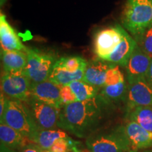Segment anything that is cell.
<instances>
[{
  "label": "cell",
  "instance_id": "26",
  "mask_svg": "<svg viewBox=\"0 0 152 152\" xmlns=\"http://www.w3.org/2000/svg\"><path fill=\"white\" fill-rule=\"evenodd\" d=\"M60 94L62 103L64 105L77 102L75 95L72 91L69 85H65V86L61 87Z\"/></svg>",
  "mask_w": 152,
  "mask_h": 152
},
{
  "label": "cell",
  "instance_id": "25",
  "mask_svg": "<svg viewBox=\"0 0 152 152\" xmlns=\"http://www.w3.org/2000/svg\"><path fill=\"white\" fill-rule=\"evenodd\" d=\"M125 80L124 75L120 69V66L113 64L107 72L105 85H116Z\"/></svg>",
  "mask_w": 152,
  "mask_h": 152
},
{
  "label": "cell",
  "instance_id": "20",
  "mask_svg": "<svg viewBox=\"0 0 152 152\" xmlns=\"http://www.w3.org/2000/svg\"><path fill=\"white\" fill-rule=\"evenodd\" d=\"M127 112V119L134 121L146 130L152 132V106H137Z\"/></svg>",
  "mask_w": 152,
  "mask_h": 152
},
{
  "label": "cell",
  "instance_id": "12",
  "mask_svg": "<svg viewBox=\"0 0 152 152\" xmlns=\"http://www.w3.org/2000/svg\"><path fill=\"white\" fill-rule=\"evenodd\" d=\"M113 65L97 58L87 63L83 81L101 90L105 85L107 72Z\"/></svg>",
  "mask_w": 152,
  "mask_h": 152
},
{
  "label": "cell",
  "instance_id": "24",
  "mask_svg": "<svg viewBox=\"0 0 152 152\" xmlns=\"http://www.w3.org/2000/svg\"><path fill=\"white\" fill-rule=\"evenodd\" d=\"M134 39L142 50L152 58V24Z\"/></svg>",
  "mask_w": 152,
  "mask_h": 152
},
{
  "label": "cell",
  "instance_id": "13",
  "mask_svg": "<svg viewBox=\"0 0 152 152\" xmlns=\"http://www.w3.org/2000/svg\"><path fill=\"white\" fill-rule=\"evenodd\" d=\"M125 130L130 142L131 150L145 149L152 147V132L146 130L134 121L128 120Z\"/></svg>",
  "mask_w": 152,
  "mask_h": 152
},
{
  "label": "cell",
  "instance_id": "15",
  "mask_svg": "<svg viewBox=\"0 0 152 152\" xmlns=\"http://www.w3.org/2000/svg\"><path fill=\"white\" fill-rule=\"evenodd\" d=\"M0 42L1 49L4 50L22 52L27 50V48L20 42L16 32L2 13L0 14Z\"/></svg>",
  "mask_w": 152,
  "mask_h": 152
},
{
  "label": "cell",
  "instance_id": "32",
  "mask_svg": "<svg viewBox=\"0 0 152 152\" xmlns=\"http://www.w3.org/2000/svg\"><path fill=\"white\" fill-rule=\"evenodd\" d=\"M129 152H138V151H136V150H130Z\"/></svg>",
  "mask_w": 152,
  "mask_h": 152
},
{
  "label": "cell",
  "instance_id": "1",
  "mask_svg": "<svg viewBox=\"0 0 152 152\" xmlns=\"http://www.w3.org/2000/svg\"><path fill=\"white\" fill-rule=\"evenodd\" d=\"M110 105L99 94L83 102L64 105L61 109L58 128L77 137H89L98 132Z\"/></svg>",
  "mask_w": 152,
  "mask_h": 152
},
{
  "label": "cell",
  "instance_id": "11",
  "mask_svg": "<svg viewBox=\"0 0 152 152\" xmlns=\"http://www.w3.org/2000/svg\"><path fill=\"white\" fill-rule=\"evenodd\" d=\"M151 59L137 45L125 67L128 81L147 78Z\"/></svg>",
  "mask_w": 152,
  "mask_h": 152
},
{
  "label": "cell",
  "instance_id": "8",
  "mask_svg": "<svg viewBox=\"0 0 152 152\" xmlns=\"http://www.w3.org/2000/svg\"><path fill=\"white\" fill-rule=\"evenodd\" d=\"M36 124L39 130H56L58 128L61 109L31 97L28 101Z\"/></svg>",
  "mask_w": 152,
  "mask_h": 152
},
{
  "label": "cell",
  "instance_id": "2",
  "mask_svg": "<svg viewBox=\"0 0 152 152\" xmlns=\"http://www.w3.org/2000/svg\"><path fill=\"white\" fill-rule=\"evenodd\" d=\"M0 121L21 133L30 142L39 130L29 106L22 101L8 98L4 113L0 118Z\"/></svg>",
  "mask_w": 152,
  "mask_h": 152
},
{
  "label": "cell",
  "instance_id": "3",
  "mask_svg": "<svg viewBox=\"0 0 152 152\" xmlns=\"http://www.w3.org/2000/svg\"><path fill=\"white\" fill-rule=\"evenodd\" d=\"M122 22L131 35H141L152 24V0H127Z\"/></svg>",
  "mask_w": 152,
  "mask_h": 152
},
{
  "label": "cell",
  "instance_id": "10",
  "mask_svg": "<svg viewBox=\"0 0 152 152\" xmlns=\"http://www.w3.org/2000/svg\"><path fill=\"white\" fill-rule=\"evenodd\" d=\"M60 90V86L49 80L42 83H33L31 85V97L61 109L64 104L61 98Z\"/></svg>",
  "mask_w": 152,
  "mask_h": 152
},
{
  "label": "cell",
  "instance_id": "17",
  "mask_svg": "<svg viewBox=\"0 0 152 152\" xmlns=\"http://www.w3.org/2000/svg\"><path fill=\"white\" fill-rule=\"evenodd\" d=\"M0 140L1 144L11 149H23L31 143L21 133L3 123L0 124Z\"/></svg>",
  "mask_w": 152,
  "mask_h": 152
},
{
  "label": "cell",
  "instance_id": "22",
  "mask_svg": "<svg viewBox=\"0 0 152 152\" xmlns=\"http://www.w3.org/2000/svg\"><path fill=\"white\" fill-rule=\"evenodd\" d=\"M69 86L75 94L77 102H83L94 98L99 93V89L87 84L83 80L73 82L69 85Z\"/></svg>",
  "mask_w": 152,
  "mask_h": 152
},
{
  "label": "cell",
  "instance_id": "16",
  "mask_svg": "<svg viewBox=\"0 0 152 152\" xmlns=\"http://www.w3.org/2000/svg\"><path fill=\"white\" fill-rule=\"evenodd\" d=\"M3 72L23 71L27 65V54L22 51H9L1 49Z\"/></svg>",
  "mask_w": 152,
  "mask_h": 152
},
{
  "label": "cell",
  "instance_id": "4",
  "mask_svg": "<svg viewBox=\"0 0 152 152\" xmlns=\"http://www.w3.org/2000/svg\"><path fill=\"white\" fill-rule=\"evenodd\" d=\"M86 146L89 152H129L131 150L124 126L95 132L87 138Z\"/></svg>",
  "mask_w": 152,
  "mask_h": 152
},
{
  "label": "cell",
  "instance_id": "27",
  "mask_svg": "<svg viewBox=\"0 0 152 152\" xmlns=\"http://www.w3.org/2000/svg\"><path fill=\"white\" fill-rule=\"evenodd\" d=\"M7 99H8V97L2 92H1V95H0V118L2 117L3 114L4 113Z\"/></svg>",
  "mask_w": 152,
  "mask_h": 152
},
{
  "label": "cell",
  "instance_id": "23",
  "mask_svg": "<svg viewBox=\"0 0 152 152\" xmlns=\"http://www.w3.org/2000/svg\"><path fill=\"white\" fill-rule=\"evenodd\" d=\"M87 63L88 61L80 56H67L62 57L57 60L54 66L64 68L71 73H75L86 68Z\"/></svg>",
  "mask_w": 152,
  "mask_h": 152
},
{
  "label": "cell",
  "instance_id": "19",
  "mask_svg": "<svg viewBox=\"0 0 152 152\" xmlns=\"http://www.w3.org/2000/svg\"><path fill=\"white\" fill-rule=\"evenodd\" d=\"M85 68L80 70L75 73H71L64 68L54 66L49 76V80L60 87L69 85L73 82L83 80Z\"/></svg>",
  "mask_w": 152,
  "mask_h": 152
},
{
  "label": "cell",
  "instance_id": "18",
  "mask_svg": "<svg viewBox=\"0 0 152 152\" xmlns=\"http://www.w3.org/2000/svg\"><path fill=\"white\" fill-rule=\"evenodd\" d=\"M68 135L62 130H39L31 140L42 150H50L58 139L67 137Z\"/></svg>",
  "mask_w": 152,
  "mask_h": 152
},
{
  "label": "cell",
  "instance_id": "7",
  "mask_svg": "<svg viewBox=\"0 0 152 152\" xmlns=\"http://www.w3.org/2000/svg\"><path fill=\"white\" fill-rule=\"evenodd\" d=\"M124 28L120 26L100 30L94 38V52L97 58L105 61L114 52L123 37Z\"/></svg>",
  "mask_w": 152,
  "mask_h": 152
},
{
  "label": "cell",
  "instance_id": "30",
  "mask_svg": "<svg viewBox=\"0 0 152 152\" xmlns=\"http://www.w3.org/2000/svg\"><path fill=\"white\" fill-rule=\"evenodd\" d=\"M7 0H0V7H2L5 4L6 2H7Z\"/></svg>",
  "mask_w": 152,
  "mask_h": 152
},
{
  "label": "cell",
  "instance_id": "28",
  "mask_svg": "<svg viewBox=\"0 0 152 152\" xmlns=\"http://www.w3.org/2000/svg\"><path fill=\"white\" fill-rule=\"evenodd\" d=\"M21 152H42V150L35 144L31 142L25 147Z\"/></svg>",
  "mask_w": 152,
  "mask_h": 152
},
{
  "label": "cell",
  "instance_id": "31",
  "mask_svg": "<svg viewBox=\"0 0 152 152\" xmlns=\"http://www.w3.org/2000/svg\"><path fill=\"white\" fill-rule=\"evenodd\" d=\"M42 152H52V151H49V150H42Z\"/></svg>",
  "mask_w": 152,
  "mask_h": 152
},
{
  "label": "cell",
  "instance_id": "9",
  "mask_svg": "<svg viewBox=\"0 0 152 152\" xmlns=\"http://www.w3.org/2000/svg\"><path fill=\"white\" fill-rule=\"evenodd\" d=\"M125 101L127 111L137 106H152V87L147 78L128 81Z\"/></svg>",
  "mask_w": 152,
  "mask_h": 152
},
{
  "label": "cell",
  "instance_id": "14",
  "mask_svg": "<svg viewBox=\"0 0 152 152\" xmlns=\"http://www.w3.org/2000/svg\"><path fill=\"white\" fill-rule=\"evenodd\" d=\"M137 46V43L135 39L125 30L122 40L104 61L125 68Z\"/></svg>",
  "mask_w": 152,
  "mask_h": 152
},
{
  "label": "cell",
  "instance_id": "6",
  "mask_svg": "<svg viewBox=\"0 0 152 152\" xmlns=\"http://www.w3.org/2000/svg\"><path fill=\"white\" fill-rule=\"evenodd\" d=\"M30 79L23 71L3 72L1 77V92L9 99L27 102L31 98Z\"/></svg>",
  "mask_w": 152,
  "mask_h": 152
},
{
  "label": "cell",
  "instance_id": "29",
  "mask_svg": "<svg viewBox=\"0 0 152 152\" xmlns=\"http://www.w3.org/2000/svg\"><path fill=\"white\" fill-rule=\"evenodd\" d=\"M147 80L148 83H149L150 85L152 87V59L151 61V64H150V66L149 68V71H148V74L147 76Z\"/></svg>",
  "mask_w": 152,
  "mask_h": 152
},
{
  "label": "cell",
  "instance_id": "5",
  "mask_svg": "<svg viewBox=\"0 0 152 152\" xmlns=\"http://www.w3.org/2000/svg\"><path fill=\"white\" fill-rule=\"evenodd\" d=\"M27 65L25 73L31 83H39L48 80L56 64L54 54L37 49H27Z\"/></svg>",
  "mask_w": 152,
  "mask_h": 152
},
{
  "label": "cell",
  "instance_id": "21",
  "mask_svg": "<svg viewBox=\"0 0 152 152\" xmlns=\"http://www.w3.org/2000/svg\"><path fill=\"white\" fill-rule=\"evenodd\" d=\"M127 88L128 84H126L125 80L116 85H105L99 90V94L102 96L104 100L111 104L113 102L125 99Z\"/></svg>",
  "mask_w": 152,
  "mask_h": 152
}]
</instances>
